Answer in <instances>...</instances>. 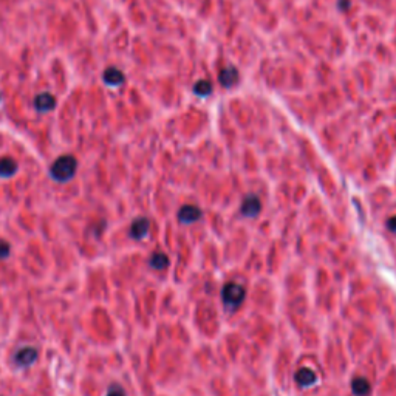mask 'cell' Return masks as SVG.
Wrapping results in <instances>:
<instances>
[{"label": "cell", "instance_id": "cell-1", "mask_svg": "<svg viewBox=\"0 0 396 396\" xmlns=\"http://www.w3.org/2000/svg\"><path fill=\"white\" fill-rule=\"evenodd\" d=\"M76 169H78L76 158L73 155H62L52 164V167H49V175H52V178L55 181L65 183L74 177Z\"/></svg>", "mask_w": 396, "mask_h": 396}, {"label": "cell", "instance_id": "cell-2", "mask_svg": "<svg viewBox=\"0 0 396 396\" xmlns=\"http://www.w3.org/2000/svg\"><path fill=\"white\" fill-rule=\"evenodd\" d=\"M244 295H246L244 288L241 285L235 283V282L226 283L225 286H223V291H221L223 304H225L231 310H235V308H238L243 304Z\"/></svg>", "mask_w": 396, "mask_h": 396}, {"label": "cell", "instance_id": "cell-3", "mask_svg": "<svg viewBox=\"0 0 396 396\" xmlns=\"http://www.w3.org/2000/svg\"><path fill=\"white\" fill-rule=\"evenodd\" d=\"M262 211V202L257 195H247L241 203V214L244 217H257Z\"/></svg>", "mask_w": 396, "mask_h": 396}, {"label": "cell", "instance_id": "cell-4", "mask_svg": "<svg viewBox=\"0 0 396 396\" xmlns=\"http://www.w3.org/2000/svg\"><path fill=\"white\" fill-rule=\"evenodd\" d=\"M55 107H56V97L52 93L43 91V93H39L34 97V109L40 113L52 112Z\"/></svg>", "mask_w": 396, "mask_h": 396}, {"label": "cell", "instance_id": "cell-5", "mask_svg": "<svg viewBox=\"0 0 396 396\" xmlns=\"http://www.w3.org/2000/svg\"><path fill=\"white\" fill-rule=\"evenodd\" d=\"M200 217H202V209L195 205H184L178 211V220L184 223V225H190V223L198 221Z\"/></svg>", "mask_w": 396, "mask_h": 396}, {"label": "cell", "instance_id": "cell-6", "mask_svg": "<svg viewBox=\"0 0 396 396\" xmlns=\"http://www.w3.org/2000/svg\"><path fill=\"white\" fill-rule=\"evenodd\" d=\"M36 359H37V350L33 349V346H25V349H20L14 356V362L20 367H28Z\"/></svg>", "mask_w": 396, "mask_h": 396}, {"label": "cell", "instance_id": "cell-7", "mask_svg": "<svg viewBox=\"0 0 396 396\" xmlns=\"http://www.w3.org/2000/svg\"><path fill=\"white\" fill-rule=\"evenodd\" d=\"M148 228H151V221H148L147 218L144 217H139L136 218L133 223H132V226H130V235L135 238V240H141L147 235L148 232Z\"/></svg>", "mask_w": 396, "mask_h": 396}, {"label": "cell", "instance_id": "cell-8", "mask_svg": "<svg viewBox=\"0 0 396 396\" xmlns=\"http://www.w3.org/2000/svg\"><path fill=\"white\" fill-rule=\"evenodd\" d=\"M218 81H220V84L225 87V88L234 87V85L238 82V71H237V68H234V67L223 68V70L220 71Z\"/></svg>", "mask_w": 396, "mask_h": 396}, {"label": "cell", "instance_id": "cell-9", "mask_svg": "<svg viewBox=\"0 0 396 396\" xmlns=\"http://www.w3.org/2000/svg\"><path fill=\"white\" fill-rule=\"evenodd\" d=\"M103 79L110 87H118V85H121L124 81H126V78H124V73L119 68H116V67L106 68V71L103 74Z\"/></svg>", "mask_w": 396, "mask_h": 396}, {"label": "cell", "instance_id": "cell-10", "mask_svg": "<svg viewBox=\"0 0 396 396\" xmlns=\"http://www.w3.org/2000/svg\"><path fill=\"white\" fill-rule=\"evenodd\" d=\"M316 381H317V376H316V373H314L311 368L302 367L301 370H297V373H295V382L299 384L301 387H310V385H313Z\"/></svg>", "mask_w": 396, "mask_h": 396}, {"label": "cell", "instance_id": "cell-11", "mask_svg": "<svg viewBox=\"0 0 396 396\" xmlns=\"http://www.w3.org/2000/svg\"><path fill=\"white\" fill-rule=\"evenodd\" d=\"M16 172H17V161L16 160H13L10 157L0 158V177L10 178V177L14 175Z\"/></svg>", "mask_w": 396, "mask_h": 396}, {"label": "cell", "instance_id": "cell-12", "mask_svg": "<svg viewBox=\"0 0 396 396\" xmlns=\"http://www.w3.org/2000/svg\"><path fill=\"white\" fill-rule=\"evenodd\" d=\"M371 390V385L370 382L364 378V376H356L353 381H352V391L353 394L356 396H367Z\"/></svg>", "mask_w": 396, "mask_h": 396}, {"label": "cell", "instance_id": "cell-13", "mask_svg": "<svg viewBox=\"0 0 396 396\" xmlns=\"http://www.w3.org/2000/svg\"><path fill=\"white\" fill-rule=\"evenodd\" d=\"M148 263H151V266L154 269H166L169 266V257L164 254V253H155L151 260H148Z\"/></svg>", "mask_w": 396, "mask_h": 396}, {"label": "cell", "instance_id": "cell-14", "mask_svg": "<svg viewBox=\"0 0 396 396\" xmlns=\"http://www.w3.org/2000/svg\"><path fill=\"white\" fill-rule=\"evenodd\" d=\"M193 91H195L196 96L205 97V96L211 94V91H212V84H211L208 79H202V81L195 82V85H193Z\"/></svg>", "mask_w": 396, "mask_h": 396}, {"label": "cell", "instance_id": "cell-15", "mask_svg": "<svg viewBox=\"0 0 396 396\" xmlns=\"http://www.w3.org/2000/svg\"><path fill=\"white\" fill-rule=\"evenodd\" d=\"M106 396H126V391H124V388L121 385L113 384V385H110V388H109Z\"/></svg>", "mask_w": 396, "mask_h": 396}, {"label": "cell", "instance_id": "cell-16", "mask_svg": "<svg viewBox=\"0 0 396 396\" xmlns=\"http://www.w3.org/2000/svg\"><path fill=\"white\" fill-rule=\"evenodd\" d=\"M10 254V244L5 241H0V259H7Z\"/></svg>", "mask_w": 396, "mask_h": 396}, {"label": "cell", "instance_id": "cell-17", "mask_svg": "<svg viewBox=\"0 0 396 396\" xmlns=\"http://www.w3.org/2000/svg\"><path fill=\"white\" fill-rule=\"evenodd\" d=\"M387 228H388L391 232H396V215H394V217H391V218L387 221Z\"/></svg>", "mask_w": 396, "mask_h": 396}, {"label": "cell", "instance_id": "cell-18", "mask_svg": "<svg viewBox=\"0 0 396 396\" xmlns=\"http://www.w3.org/2000/svg\"><path fill=\"white\" fill-rule=\"evenodd\" d=\"M339 8L342 11H346L350 8V0H339Z\"/></svg>", "mask_w": 396, "mask_h": 396}]
</instances>
